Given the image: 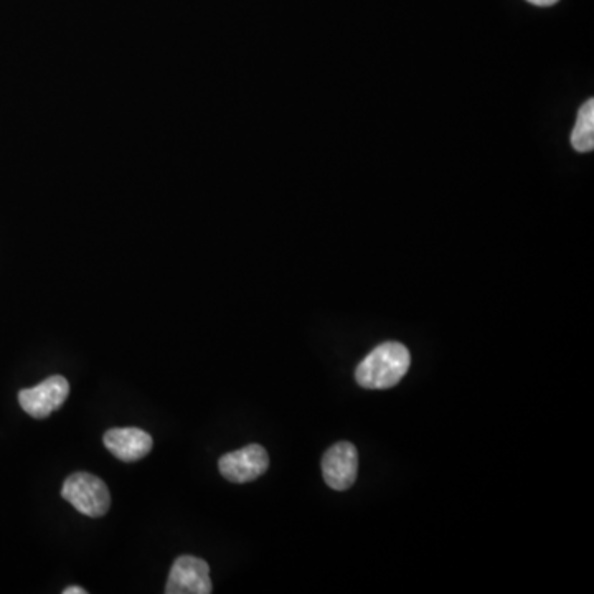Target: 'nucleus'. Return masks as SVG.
Segmentation results:
<instances>
[{
	"instance_id": "5",
	"label": "nucleus",
	"mask_w": 594,
	"mask_h": 594,
	"mask_svg": "<svg viewBox=\"0 0 594 594\" xmlns=\"http://www.w3.org/2000/svg\"><path fill=\"white\" fill-rule=\"evenodd\" d=\"M359 474V451L354 444L342 441L329 448L322 458V476L334 491H347Z\"/></svg>"
},
{
	"instance_id": "2",
	"label": "nucleus",
	"mask_w": 594,
	"mask_h": 594,
	"mask_svg": "<svg viewBox=\"0 0 594 594\" xmlns=\"http://www.w3.org/2000/svg\"><path fill=\"white\" fill-rule=\"evenodd\" d=\"M62 497L80 514L98 519L108 514L111 494L103 479L90 472H75L63 482Z\"/></svg>"
},
{
	"instance_id": "10",
	"label": "nucleus",
	"mask_w": 594,
	"mask_h": 594,
	"mask_svg": "<svg viewBox=\"0 0 594 594\" xmlns=\"http://www.w3.org/2000/svg\"><path fill=\"white\" fill-rule=\"evenodd\" d=\"M63 594H86V590L85 588H80V586H70V588L63 590Z\"/></svg>"
},
{
	"instance_id": "3",
	"label": "nucleus",
	"mask_w": 594,
	"mask_h": 594,
	"mask_svg": "<svg viewBox=\"0 0 594 594\" xmlns=\"http://www.w3.org/2000/svg\"><path fill=\"white\" fill-rule=\"evenodd\" d=\"M70 395V383L62 375H53L38 383L37 387L25 388L19 393L22 410L32 418L43 420L62 408Z\"/></svg>"
},
{
	"instance_id": "9",
	"label": "nucleus",
	"mask_w": 594,
	"mask_h": 594,
	"mask_svg": "<svg viewBox=\"0 0 594 594\" xmlns=\"http://www.w3.org/2000/svg\"><path fill=\"white\" fill-rule=\"evenodd\" d=\"M528 2L538 7H548V5L557 4L558 0H528Z\"/></svg>"
},
{
	"instance_id": "8",
	"label": "nucleus",
	"mask_w": 594,
	"mask_h": 594,
	"mask_svg": "<svg viewBox=\"0 0 594 594\" xmlns=\"http://www.w3.org/2000/svg\"><path fill=\"white\" fill-rule=\"evenodd\" d=\"M571 146L578 152H591L594 147V99L581 106L575 129L571 132Z\"/></svg>"
},
{
	"instance_id": "1",
	"label": "nucleus",
	"mask_w": 594,
	"mask_h": 594,
	"mask_svg": "<svg viewBox=\"0 0 594 594\" xmlns=\"http://www.w3.org/2000/svg\"><path fill=\"white\" fill-rule=\"evenodd\" d=\"M410 350L400 342H385L373 349L359 363L355 378L367 390H387L395 387L410 368Z\"/></svg>"
},
{
	"instance_id": "6",
	"label": "nucleus",
	"mask_w": 594,
	"mask_h": 594,
	"mask_svg": "<svg viewBox=\"0 0 594 594\" xmlns=\"http://www.w3.org/2000/svg\"><path fill=\"white\" fill-rule=\"evenodd\" d=\"M269 456L260 444H250L246 448L225 454L218 461V469L227 481L235 484L255 481L268 471Z\"/></svg>"
},
{
	"instance_id": "7",
	"label": "nucleus",
	"mask_w": 594,
	"mask_h": 594,
	"mask_svg": "<svg viewBox=\"0 0 594 594\" xmlns=\"http://www.w3.org/2000/svg\"><path fill=\"white\" fill-rule=\"evenodd\" d=\"M152 436L141 428H113L104 434V446L114 458L134 462L152 451Z\"/></svg>"
},
{
	"instance_id": "4",
	"label": "nucleus",
	"mask_w": 594,
	"mask_h": 594,
	"mask_svg": "<svg viewBox=\"0 0 594 594\" xmlns=\"http://www.w3.org/2000/svg\"><path fill=\"white\" fill-rule=\"evenodd\" d=\"M210 566L202 558L184 555L174 561L169 580L165 586L167 594H210L212 593Z\"/></svg>"
}]
</instances>
